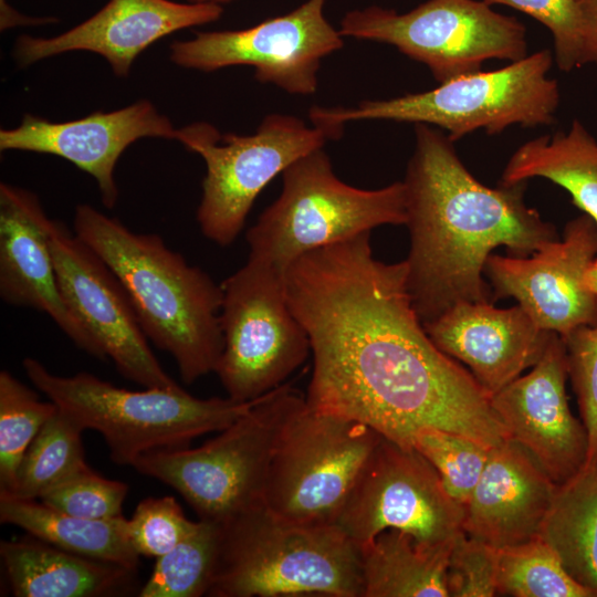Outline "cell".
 I'll return each mask as SVG.
<instances>
[{
	"mask_svg": "<svg viewBox=\"0 0 597 597\" xmlns=\"http://www.w3.org/2000/svg\"><path fill=\"white\" fill-rule=\"evenodd\" d=\"M544 178L565 189L573 203L597 223V140L578 121L566 132L522 144L509 158L500 184Z\"/></svg>",
	"mask_w": 597,
	"mask_h": 597,
	"instance_id": "cb8c5ba5",
	"label": "cell"
},
{
	"mask_svg": "<svg viewBox=\"0 0 597 597\" xmlns=\"http://www.w3.org/2000/svg\"><path fill=\"white\" fill-rule=\"evenodd\" d=\"M568 365L563 338L552 333L531 370L491 397L507 437L523 447L556 483L587 462L588 434L568 404Z\"/></svg>",
	"mask_w": 597,
	"mask_h": 597,
	"instance_id": "e0dca14e",
	"label": "cell"
},
{
	"mask_svg": "<svg viewBox=\"0 0 597 597\" xmlns=\"http://www.w3.org/2000/svg\"><path fill=\"white\" fill-rule=\"evenodd\" d=\"M563 341L568 378L588 434V463L597 458V322L574 329Z\"/></svg>",
	"mask_w": 597,
	"mask_h": 597,
	"instance_id": "e575fe53",
	"label": "cell"
},
{
	"mask_svg": "<svg viewBox=\"0 0 597 597\" xmlns=\"http://www.w3.org/2000/svg\"><path fill=\"white\" fill-rule=\"evenodd\" d=\"M584 282L586 287L597 295V256L585 272Z\"/></svg>",
	"mask_w": 597,
	"mask_h": 597,
	"instance_id": "f35d334b",
	"label": "cell"
},
{
	"mask_svg": "<svg viewBox=\"0 0 597 597\" xmlns=\"http://www.w3.org/2000/svg\"><path fill=\"white\" fill-rule=\"evenodd\" d=\"M404 179L410 234L407 285L422 324L458 302H490L484 266L492 251L528 256L559 238L524 200L526 182L488 187L444 132L416 124Z\"/></svg>",
	"mask_w": 597,
	"mask_h": 597,
	"instance_id": "7a4b0ae2",
	"label": "cell"
},
{
	"mask_svg": "<svg viewBox=\"0 0 597 597\" xmlns=\"http://www.w3.org/2000/svg\"><path fill=\"white\" fill-rule=\"evenodd\" d=\"M514 8L547 28L553 36L554 61L569 72L582 66V21L575 0H483Z\"/></svg>",
	"mask_w": 597,
	"mask_h": 597,
	"instance_id": "8d00e7d4",
	"label": "cell"
},
{
	"mask_svg": "<svg viewBox=\"0 0 597 597\" xmlns=\"http://www.w3.org/2000/svg\"><path fill=\"white\" fill-rule=\"evenodd\" d=\"M554 62L543 49L493 71L465 74L439 86L389 100L363 101L355 107L310 111L313 125L343 132L347 122L384 119L428 124L457 142L483 130L496 135L511 126L551 125L559 105V87L548 76Z\"/></svg>",
	"mask_w": 597,
	"mask_h": 597,
	"instance_id": "8992f818",
	"label": "cell"
},
{
	"mask_svg": "<svg viewBox=\"0 0 597 597\" xmlns=\"http://www.w3.org/2000/svg\"><path fill=\"white\" fill-rule=\"evenodd\" d=\"M538 536L568 575L597 597V458L556 484Z\"/></svg>",
	"mask_w": 597,
	"mask_h": 597,
	"instance_id": "4316f807",
	"label": "cell"
},
{
	"mask_svg": "<svg viewBox=\"0 0 597 597\" xmlns=\"http://www.w3.org/2000/svg\"><path fill=\"white\" fill-rule=\"evenodd\" d=\"M556 483L517 442L490 450L484 470L464 504L463 532L495 548L540 535Z\"/></svg>",
	"mask_w": 597,
	"mask_h": 597,
	"instance_id": "7402d4cb",
	"label": "cell"
},
{
	"mask_svg": "<svg viewBox=\"0 0 597 597\" xmlns=\"http://www.w3.org/2000/svg\"><path fill=\"white\" fill-rule=\"evenodd\" d=\"M582 21V66L597 63V0H575Z\"/></svg>",
	"mask_w": 597,
	"mask_h": 597,
	"instance_id": "74e56055",
	"label": "cell"
},
{
	"mask_svg": "<svg viewBox=\"0 0 597 597\" xmlns=\"http://www.w3.org/2000/svg\"><path fill=\"white\" fill-rule=\"evenodd\" d=\"M423 326L432 343L465 365L490 397L538 362L553 333L519 304L498 308L470 301L453 304Z\"/></svg>",
	"mask_w": 597,
	"mask_h": 597,
	"instance_id": "44dd1931",
	"label": "cell"
},
{
	"mask_svg": "<svg viewBox=\"0 0 597 597\" xmlns=\"http://www.w3.org/2000/svg\"><path fill=\"white\" fill-rule=\"evenodd\" d=\"M342 133L294 116L268 115L252 135L221 134L207 122L178 128L176 140L205 160L206 176L197 221L219 247L238 238L258 195L280 172Z\"/></svg>",
	"mask_w": 597,
	"mask_h": 597,
	"instance_id": "9c48e42d",
	"label": "cell"
},
{
	"mask_svg": "<svg viewBox=\"0 0 597 597\" xmlns=\"http://www.w3.org/2000/svg\"><path fill=\"white\" fill-rule=\"evenodd\" d=\"M220 527L198 520L197 527L172 549L156 558L139 597H201L209 589L219 547Z\"/></svg>",
	"mask_w": 597,
	"mask_h": 597,
	"instance_id": "f546056e",
	"label": "cell"
},
{
	"mask_svg": "<svg viewBox=\"0 0 597 597\" xmlns=\"http://www.w3.org/2000/svg\"><path fill=\"white\" fill-rule=\"evenodd\" d=\"M50 243L64 302L117 371L144 388L178 386L154 355L109 268L60 221L53 220Z\"/></svg>",
	"mask_w": 597,
	"mask_h": 597,
	"instance_id": "9a60e30c",
	"label": "cell"
},
{
	"mask_svg": "<svg viewBox=\"0 0 597 597\" xmlns=\"http://www.w3.org/2000/svg\"><path fill=\"white\" fill-rule=\"evenodd\" d=\"M411 446L436 469L449 495L463 506L484 470L492 448L471 437L438 428L420 430L412 438Z\"/></svg>",
	"mask_w": 597,
	"mask_h": 597,
	"instance_id": "1f68e13d",
	"label": "cell"
},
{
	"mask_svg": "<svg viewBox=\"0 0 597 597\" xmlns=\"http://www.w3.org/2000/svg\"><path fill=\"white\" fill-rule=\"evenodd\" d=\"M383 436L366 423L305 405L274 453L264 504L301 524L335 525Z\"/></svg>",
	"mask_w": 597,
	"mask_h": 597,
	"instance_id": "7c38bea8",
	"label": "cell"
},
{
	"mask_svg": "<svg viewBox=\"0 0 597 597\" xmlns=\"http://www.w3.org/2000/svg\"><path fill=\"white\" fill-rule=\"evenodd\" d=\"M188 2L197 3V2H211V3H226L230 2L232 0H187Z\"/></svg>",
	"mask_w": 597,
	"mask_h": 597,
	"instance_id": "ab89813d",
	"label": "cell"
},
{
	"mask_svg": "<svg viewBox=\"0 0 597 597\" xmlns=\"http://www.w3.org/2000/svg\"><path fill=\"white\" fill-rule=\"evenodd\" d=\"M463 519L464 506L449 495L430 462L412 446L383 437L335 525L359 546L388 528L434 546L454 541Z\"/></svg>",
	"mask_w": 597,
	"mask_h": 597,
	"instance_id": "4fadbf2b",
	"label": "cell"
},
{
	"mask_svg": "<svg viewBox=\"0 0 597 597\" xmlns=\"http://www.w3.org/2000/svg\"><path fill=\"white\" fill-rule=\"evenodd\" d=\"M23 369L33 386L83 431L100 432L113 462L133 465L155 450L188 447L195 438L227 428L256 401L229 397L201 399L179 385L129 390L86 371L59 376L27 357Z\"/></svg>",
	"mask_w": 597,
	"mask_h": 597,
	"instance_id": "5b68a950",
	"label": "cell"
},
{
	"mask_svg": "<svg viewBox=\"0 0 597 597\" xmlns=\"http://www.w3.org/2000/svg\"><path fill=\"white\" fill-rule=\"evenodd\" d=\"M218 3L171 0H109L94 15L53 38L20 35L13 56L24 67L71 51L103 56L114 74L126 77L135 59L154 42L179 30L220 19Z\"/></svg>",
	"mask_w": 597,
	"mask_h": 597,
	"instance_id": "ffe728a7",
	"label": "cell"
},
{
	"mask_svg": "<svg viewBox=\"0 0 597 597\" xmlns=\"http://www.w3.org/2000/svg\"><path fill=\"white\" fill-rule=\"evenodd\" d=\"M289 304L306 329L308 407L368 425L411 446L425 428L494 447L507 433L491 397L428 336L407 285V264L385 263L364 232L310 252L284 272Z\"/></svg>",
	"mask_w": 597,
	"mask_h": 597,
	"instance_id": "6da1fadb",
	"label": "cell"
},
{
	"mask_svg": "<svg viewBox=\"0 0 597 597\" xmlns=\"http://www.w3.org/2000/svg\"><path fill=\"white\" fill-rule=\"evenodd\" d=\"M304 405L305 396L286 381L202 446L147 452L132 467L176 490L199 520L222 524L264 503L280 439Z\"/></svg>",
	"mask_w": 597,
	"mask_h": 597,
	"instance_id": "52a82bcc",
	"label": "cell"
},
{
	"mask_svg": "<svg viewBox=\"0 0 597 597\" xmlns=\"http://www.w3.org/2000/svg\"><path fill=\"white\" fill-rule=\"evenodd\" d=\"M496 589L512 597H594L541 536L498 548Z\"/></svg>",
	"mask_w": 597,
	"mask_h": 597,
	"instance_id": "f1b7e54d",
	"label": "cell"
},
{
	"mask_svg": "<svg viewBox=\"0 0 597 597\" xmlns=\"http://www.w3.org/2000/svg\"><path fill=\"white\" fill-rule=\"evenodd\" d=\"M596 256L597 223L583 213L528 256L491 254L484 275L494 300L513 297L541 328L564 338L597 322V295L584 282Z\"/></svg>",
	"mask_w": 597,
	"mask_h": 597,
	"instance_id": "2e32d148",
	"label": "cell"
},
{
	"mask_svg": "<svg viewBox=\"0 0 597 597\" xmlns=\"http://www.w3.org/2000/svg\"><path fill=\"white\" fill-rule=\"evenodd\" d=\"M453 543L431 546L400 530L380 532L360 546L363 597H449L446 573Z\"/></svg>",
	"mask_w": 597,
	"mask_h": 597,
	"instance_id": "d4e9b609",
	"label": "cell"
},
{
	"mask_svg": "<svg viewBox=\"0 0 597 597\" xmlns=\"http://www.w3.org/2000/svg\"><path fill=\"white\" fill-rule=\"evenodd\" d=\"M128 484L106 479L88 465L44 494V504L74 516L107 520L123 515Z\"/></svg>",
	"mask_w": 597,
	"mask_h": 597,
	"instance_id": "836d02e7",
	"label": "cell"
},
{
	"mask_svg": "<svg viewBox=\"0 0 597 597\" xmlns=\"http://www.w3.org/2000/svg\"><path fill=\"white\" fill-rule=\"evenodd\" d=\"M496 572L498 548L462 532L454 540L448 561V596H496Z\"/></svg>",
	"mask_w": 597,
	"mask_h": 597,
	"instance_id": "d590c367",
	"label": "cell"
},
{
	"mask_svg": "<svg viewBox=\"0 0 597 597\" xmlns=\"http://www.w3.org/2000/svg\"><path fill=\"white\" fill-rule=\"evenodd\" d=\"M282 175L280 197L247 231L249 260L284 273L306 252L384 224H406L402 181L374 190L347 185L323 148L298 158Z\"/></svg>",
	"mask_w": 597,
	"mask_h": 597,
	"instance_id": "ba28073f",
	"label": "cell"
},
{
	"mask_svg": "<svg viewBox=\"0 0 597 597\" xmlns=\"http://www.w3.org/2000/svg\"><path fill=\"white\" fill-rule=\"evenodd\" d=\"M339 32L395 46L439 84L478 72L486 61L528 54L525 25L483 0H427L405 13L370 6L347 12Z\"/></svg>",
	"mask_w": 597,
	"mask_h": 597,
	"instance_id": "30bf717a",
	"label": "cell"
},
{
	"mask_svg": "<svg viewBox=\"0 0 597 597\" xmlns=\"http://www.w3.org/2000/svg\"><path fill=\"white\" fill-rule=\"evenodd\" d=\"M198 525L186 517L174 496L142 500L126 520L127 537L139 556L158 558L172 549Z\"/></svg>",
	"mask_w": 597,
	"mask_h": 597,
	"instance_id": "d6a6232c",
	"label": "cell"
},
{
	"mask_svg": "<svg viewBox=\"0 0 597 597\" xmlns=\"http://www.w3.org/2000/svg\"><path fill=\"white\" fill-rule=\"evenodd\" d=\"M0 556L15 597H113L135 590L137 570L84 557L35 536L1 541Z\"/></svg>",
	"mask_w": 597,
	"mask_h": 597,
	"instance_id": "603a6c76",
	"label": "cell"
},
{
	"mask_svg": "<svg viewBox=\"0 0 597 597\" xmlns=\"http://www.w3.org/2000/svg\"><path fill=\"white\" fill-rule=\"evenodd\" d=\"M126 520L123 515L107 520L78 517L40 500L0 494L1 523L15 525L61 549L137 570L139 555L127 537Z\"/></svg>",
	"mask_w": 597,
	"mask_h": 597,
	"instance_id": "484cf974",
	"label": "cell"
},
{
	"mask_svg": "<svg viewBox=\"0 0 597 597\" xmlns=\"http://www.w3.org/2000/svg\"><path fill=\"white\" fill-rule=\"evenodd\" d=\"M176 132L167 116L142 100L67 122L25 114L19 126L0 130V150L49 154L69 160L95 179L103 205L112 209L119 195L114 170L124 150L140 138L176 139Z\"/></svg>",
	"mask_w": 597,
	"mask_h": 597,
	"instance_id": "ac0fdd59",
	"label": "cell"
},
{
	"mask_svg": "<svg viewBox=\"0 0 597 597\" xmlns=\"http://www.w3.org/2000/svg\"><path fill=\"white\" fill-rule=\"evenodd\" d=\"M218 525L208 597H363L362 548L336 525L295 523L264 503Z\"/></svg>",
	"mask_w": 597,
	"mask_h": 597,
	"instance_id": "277c9868",
	"label": "cell"
},
{
	"mask_svg": "<svg viewBox=\"0 0 597 597\" xmlns=\"http://www.w3.org/2000/svg\"><path fill=\"white\" fill-rule=\"evenodd\" d=\"M83 430L59 409L43 425L25 450L11 492L17 499L40 500L87 465Z\"/></svg>",
	"mask_w": 597,
	"mask_h": 597,
	"instance_id": "83f0119b",
	"label": "cell"
},
{
	"mask_svg": "<svg viewBox=\"0 0 597 597\" xmlns=\"http://www.w3.org/2000/svg\"><path fill=\"white\" fill-rule=\"evenodd\" d=\"M56 409L11 373L0 371V492L12 491L25 450Z\"/></svg>",
	"mask_w": 597,
	"mask_h": 597,
	"instance_id": "4dcf8cb0",
	"label": "cell"
},
{
	"mask_svg": "<svg viewBox=\"0 0 597 597\" xmlns=\"http://www.w3.org/2000/svg\"><path fill=\"white\" fill-rule=\"evenodd\" d=\"M220 285L223 350L214 373L229 398L252 401L286 383L311 341L289 304L284 273L248 259Z\"/></svg>",
	"mask_w": 597,
	"mask_h": 597,
	"instance_id": "8fae6325",
	"label": "cell"
},
{
	"mask_svg": "<svg viewBox=\"0 0 597 597\" xmlns=\"http://www.w3.org/2000/svg\"><path fill=\"white\" fill-rule=\"evenodd\" d=\"M73 228L118 279L146 337L175 359L182 381L214 373L223 350L221 285L158 234L134 232L87 203L75 208Z\"/></svg>",
	"mask_w": 597,
	"mask_h": 597,
	"instance_id": "3957f363",
	"label": "cell"
},
{
	"mask_svg": "<svg viewBox=\"0 0 597 597\" xmlns=\"http://www.w3.org/2000/svg\"><path fill=\"white\" fill-rule=\"evenodd\" d=\"M325 3L306 0L286 14L243 30L197 32L170 44V60L205 72L249 65L261 83L311 95L317 90L322 59L344 45V36L324 15Z\"/></svg>",
	"mask_w": 597,
	"mask_h": 597,
	"instance_id": "5bb4252c",
	"label": "cell"
},
{
	"mask_svg": "<svg viewBox=\"0 0 597 597\" xmlns=\"http://www.w3.org/2000/svg\"><path fill=\"white\" fill-rule=\"evenodd\" d=\"M52 223L35 193L0 184V297L46 314L80 349L105 359L61 294L50 243Z\"/></svg>",
	"mask_w": 597,
	"mask_h": 597,
	"instance_id": "d6986e66",
	"label": "cell"
}]
</instances>
